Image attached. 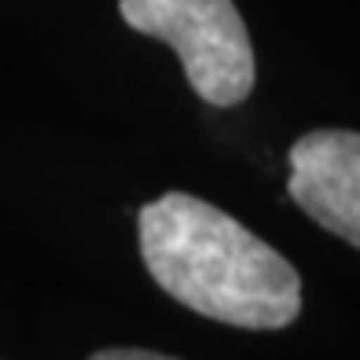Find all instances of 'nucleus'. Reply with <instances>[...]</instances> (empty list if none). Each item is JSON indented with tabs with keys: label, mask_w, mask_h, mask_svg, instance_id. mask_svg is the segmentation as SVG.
I'll use <instances>...</instances> for the list:
<instances>
[{
	"label": "nucleus",
	"mask_w": 360,
	"mask_h": 360,
	"mask_svg": "<svg viewBox=\"0 0 360 360\" xmlns=\"http://www.w3.org/2000/svg\"><path fill=\"white\" fill-rule=\"evenodd\" d=\"M89 360H176V356L151 353V349H100V353H92Z\"/></svg>",
	"instance_id": "4"
},
{
	"label": "nucleus",
	"mask_w": 360,
	"mask_h": 360,
	"mask_svg": "<svg viewBox=\"0 0 360 360\" xmlns=\"http://www.w3.org/2000/svg\"><path fill=\"white\" fill-rule=\"evenodd\" d=\"M287 191L320 228L360 250V133L316 129L290 147Z\"/></svg>",
	"instance_id": "3"
},
{
	"label": "nucleus",
	"mask_w": 360,
	"mask_h": 360,
	"mask_svg": "<svg viewBox=\"0 0 360 360\" xmlns=\"http://www.w3.org/2000/svg\"><path fill=\"white\" fill-rule=\"evenodd\" d=\"M118 11L136 34L173 48L202 103L239 107L250 96L254 44L232 0H122Z\"/></svg>",
	"instance_id": "2"
},
{
	"label": "nucleus",
	"mask_w": 360,
	"mask_h": 360,
	"mask_svg": "<svg viewBox=\"0 0 360 360\" xmlns=\"http://www.w3.org/2000/svg\"><path fill=\"white\" fill-rule=\"evenodd\" d=\"M140 257L173 302L206 320L280 331L302 313V276L261 236L184 191L140 206Z\"/></svg>",
	"instance_id": "1"
}]
</instances>
